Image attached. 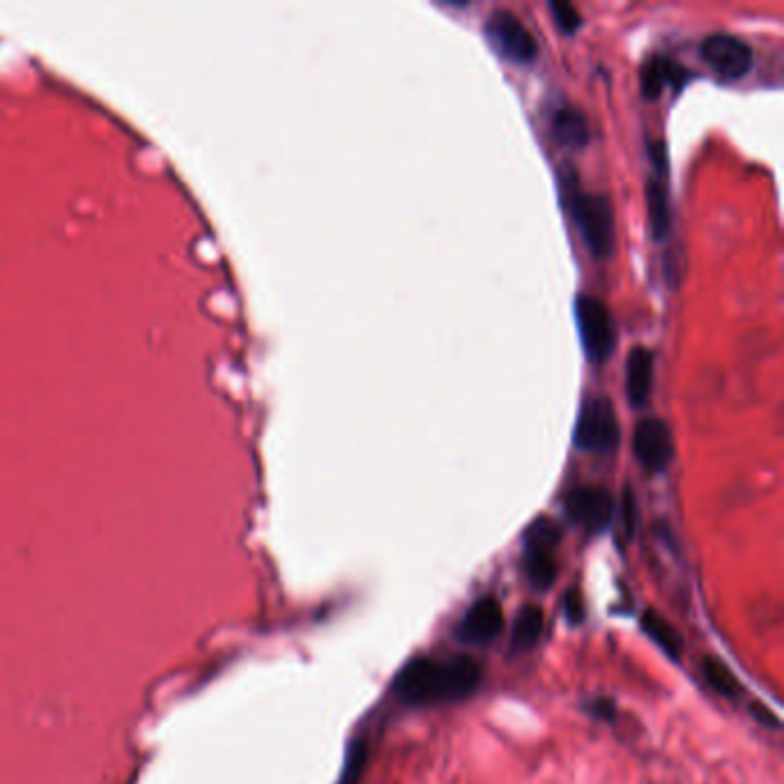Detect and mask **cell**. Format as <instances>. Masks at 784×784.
<instances>
[{
	"instance_id": "cell-1",
	"label": "cell",
	"mask_w": 784,
	"mask_h": 784,
	"mask_svg": "<svg viewBox=\"0 0 784 784\" xmlns=\"http://www.w3.org/2000/svg\"><path fill=\"white\" fill-rule=\"evenodd\" d=\"M481 684V665L468 655L451 661L417 659L400 670L394 684L400 702L410 707L451 704L468 699Z\"/></svg>"
},
{
	"instance_id": "cell-2",
	"label": "cell",
	"mask_w": 784,
	"mask_h": 784,
	"mask_svg": "<svg viewBox=\"0 0 784 784\" xmlns=\"http://www.w3.org/2000/svg\"><path fill=\"white\" fill-rule=\"evenodd\" d=\"M566 205L593 256H610L614 251V212L610 201L601 194L582 192L576 182H570L566 184Z\"/></svg>"
},
{
	"instance_id": "cell-3",
	"label": "cell",
	"mask_w": 784,
	"mask_h": 784,
	"mask_svg": "<svg viewBox=\"0 0 784 784\" xmlns=\"http://www.w3.org/2000/svg\"><path fill=\"white\" fill-rule=\"evenodd\" d=\"M622 437L619 419L612 402L601 396H589L578 414L574 442L580 451L589 454H610L617 449Z\"/></svg>"
},
{
	"instance_id": "cell-4",
	"label": "cell",
	"mask_w": 784,
	"mask_h": 784,
	"mask_svg": "<svg viewBox=\"0 0 784 784\" xmlns=\"http://www.w3.org/2000/svg\"><path fill=\"white\" fill-rule=\"evenodd\" d=\"M576 321L587 357L591 362H605L614 346H617V331H614L607 306L596 297L580 294L576 300Z\"/></svg>"
},
{
	"instance_id": "cell-5",
	"label": "cell",
	"mask_w": 784,
	"mask_h": 784,
	"mask_svg": "<svg viewBox=\"0 0 784 784\" xmlns=\"http://www.w3.org/2000/svg\"><path fill=\"white\" fill-rule=\"evenodd\" d=\"M485 35L491 45L508 60L527 62L539 53V41L522 21L508 10H495L485 19Z\"/></svg>"
},
{
	"instance_id": "cell-6",
	"label": "cell",
	"mask_w": 784,
	"mask_h": 784,
	"mask_svg": "<svg viewBox=\"0 0 784 784\" xmlns=\"http://www.w3.org/2000/svg\"><path fill=\"white\" fill-rule=\"evenodd\" d=\"M632 449L647 472H665L674 458V437L659 417L642 419L632 433Z\"/></svg>"
},
{
	"instance_id": "cell-7",
	"label": "cell",
	"mask_w": 784,
	"mask_h": 784,
	"mask_svg": "<svg viewBox=\"0 0 784 784\" xmlns=\"http://www.w3.org/2000/svg\"><path fill=\"white\" fill-rule=\"evenodd\" d=\"M702 58L725 79L746 76L752 68V47L732 33H713L702 41Z\"/></svg>"
},
{
	"instance_id": "cell-8",
	"label": "cell",
	"mask_w": 784,
	"mask_h": 784,
	"mask_svg": "<svg viewBox=\"0 0 784 784\" xmlns=\"http://www.w3.org/2000/svg\"><path fill=\"white\" fill-rule=\"evenodd\" d=\"M566 511L587 532H603L614 518V499L599 485H578L566 495Z\"/></svg>"
},
{
	"instance_id": "cell-9",
	"label": "cell",
	"mask_w": 784,
	"mask_h": 784,
	"mask_svg": "<svg viewBox=\"0 0 784 784\" xmlns=\"http://www.w3.org/2000/svg\"><path fill=\"white\" fill-rule=\"evenodd\" d=\"M504 630V612L497 599L483 596L477 601L458 626V638L468 644H485Z\"/></svg>"
},
{
	"instance_id": "cell-10",
	"label": "cell",
	"mask_w": 784,
	"mask_h": 784,
	"mask_svg": "<svg viewBox=\"0 0 784 784\" xmlns=\"http://www.w3.org/2000/svg\"><path fill=\"white\" fill-rule=\"evenodd\" d=\"M688 76H690L688 70L684 65H679L676 60L653 56L642 65V74H640L642 93H644V97H659L665 86L682 88L688 81Z\"/></svg>"
},
{
	"instance_id": "cell-11",
	"label": "cell",
	"mask_w": 784,
	"mask_h": 784,
	"mask_svg": "<svg viewBox=\"0 0 784 784\" xmlns=\"http://www.w3.org/2000/svg\"><path fill=\"white\" fill-rule=\"evenodd\" d=\"M653 387V352L644 346H635L626 362V394L630 406H642Z\"/></svg>"
},
{
	"instance_id": "cell-12",
	"label": "cell",
	"mask_w": 784,
	"mask_h": 784,
	"mask_svg": "<svg viewBox=\"0 0 784 784\" xmlns=\"http://www.w3.org/2000/svg\"><path fill=\"white\" fill-rule=\"evenodd\" d=\"M553 134L566 147H584L589 141V120L578 106H562L553 118Z\"/></svg>"
},
{
	"instance_id": "cell-13",
	"label": "cell",
	"mask_w": 784,
	"mask_h": 784,
	"mask_svg": "<svg viewBox=\"0 0 784 784\" xmlns=\"http://www.w3.org/2000/svg\"><path fill=\"white\" fill-rule=\"evenodd\" d=\"M647 209H649L653 238L665 240L672 230V203H670V189L661 178H649Z\"/></svg>"
},
{
	"instance_id": "cell-14",
	"label": "cell",
	"mask_w": 784,
	"mask_h": 784,
	"mask_svg": "<svg viewBox=\"0 0 784 784\" xmlns=\"http://www.w3.org/2000/svg\"><path fill=\"white\" fill-rule=\"evenodd\" d=\"M642 628L651 638V642L659 644L670 655V659H674V661L682 659V651H684L682 635L663 617L661 612L644 610L642 612Z\"/></svg>"
},
{
	"instance_id": "cell-15",
	"label": "cell",
	"mask_w": 784,
	"mask_h": 784,
	"mask_svg": "<svg viewBox=\"0 0 784 784\" xmlns=\"http://www.w3.org/2000/svg\"><path fill=\"white\" fill-rule=\"evenodd\" d=\"M543 635V610L539 605H527L518 612L514 622V635H511V649L516 653H524L534 649Z\"/></svg>"
},
{
	"instance_id": "cell-16",
	"label": "cell",
	"mask_w": 784,
	"mask_h": 784,
	"mask_svg": "<svg viewBox=\"0 0 784 784\" xmlns=\"http://www.w3.org/2000/svg\"><path fill=\"white\" fill-rule=\"evenodd\" d=\"M524 570L529 584L539 591H545L555 584L557 580V562H555V550L550 547H527L524 555Z\"/></svg>"
},
{
	"instance_id": "cell-17",
	"label": "cell",
	"mask_w": 784,
	"mask_h": 784,
	"mask_svg": "<svg viewBox=\"0 0 784 784\" xmlns=\"http://www.w3.org/2000/svg\"><path fill=\"white\" fill-rule=\"evenodd\" d=\"M702 672L717 695H723L727 699H736V697H740V692H744V688H740L738 679L729 672V667L723 661L713 659V655H704Z\"/></svg>"
},
{
	"instance_id": "cell-18",
	"label": "cell",
	"mask_w": 784,
	"mask_h": 784,
	"mask_svg": "<svg viewBox=\"0 0 784 784\" xmlns=\"http://www.w3.org/2000/svg\"><path fill=\"white\" fill-rule=\"evenodd\" d=\"M562 541V529L555 520L536 518L524 532V547H550L555 550Z\"/></svg>"
},
{
	"instance_id": "cell-19",
	"label": "cell",
	"mask_w": 784,
	"mask_h": 784,
	"mask_svg": "<svg viewBox=\"0 0 784 784\" xmlns=\"http://www.w3.org/2000/svg\"><path fill=\"white\" fill-rule=\"evenodd\" d=\"M366 755H369V750H366L364 740H354L348 750V757H346V771L341 775V784H359V780H362V773H364V767H366Z\"/></svg>"
},
{
	"instance_id": "cell-20",
	"label": "cell",
	"mask_w": 784,
	"mask_h": 784,
	"mask_svg": "<svg viewBox=\"0 0 784 784\" xmlns=\"http://www.w3.org/2000/svg\"><path fill=\"white\" fill-rule=\"evenodd\" d=\"M550 10H553V14H555V19H557V24H559L566 33L578 31V26L582 24L580 12L576 10V5L568 3V0H553V3H550Z\"/></svg>"
},
{
	"instance_id": "cell-21",
	"label": "cell",
	"mask_w": 784,
	"mask_h": 784,
	"mask_svg": "<svg viewBox=\"0 0 784 784\" xmlns=\"http://www.w3.org/2000/svg\"><path fill=\"white\" fill-rule=\"evenodd\" d=\"M564 612H566L568 622H574V624L584 622V605H582V599H580V591H578V589H570V591L566 593Z\"/></svg>"
},
{
	"instance_id": "cell-22",
	"label": "cell",
	"mask_w": 784,
	"mask_h": 784,
	"mask_svg": "<svg viewBox=\"0 0 784 784\" xmlns=\"http://www.w3.org/2000/svg\"><path fill=\"white\" fill-rule=\"evenodd\" d=\"M587 711H589L591 715L601 717V720H607V723H612V720L617 717V707H614V702H612V699H607V697L593 699V702L587 704Z\"/></svg>"
},
{
	"instance_id": "cell-23",
	"label": "cell",
	"mask_w": 784,
	"mask_h": 784,
	"mask_svg": "<svg viewBox=\"0 0 784 784\" xmlns=\"http://www.w3.org/2000/svg\"><path fill=\"white\" fill-rule=\"evenodd\" d=\"M750 713H752V717L757 720L759 725H764V727H769V729H780V717H777L771 709H767L764 704H761V702H752Z\"/></svg>"
},
{
	"instance_id": "cell-24",
	"label": "cell",
	"mask_w": 784,
	"mask_h": 784,
	"mask_svg": "<svg viewBox=\"0 0 784 784\" xmlns=\"http://www.w3.org/2000/svg\"><path fill=\"white\" fill-rule=\"evenodd\" d=\"M624 524H626L628 534H632L635 527H638V506H635L630 491H626V497H624Z\"/></svg>"
}]
</instances>
